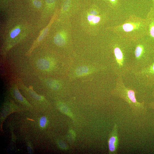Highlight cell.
Returning a JSON list of instances; mask_svg holds the SVG:
<instances>
[{
    "mask_svg": "<svg viewBox=\"0 0 154 154\" xmlns=\"http://www.w3.org/2000/svg\"><path fill=\"white\" fill-rule=\"evenodd\" d=\"M111 29L117 36L133 42L146 37L147 22L146 18L132 15L122 23Z\"/></svg>",
    "mask_w": 154,
    "mask_h": 154,
    "instance_id": "obj_1",
    "label": "cell"
},
{
    "mask_svg": "<svg viewBox=\"0 0 154 154\" xmlns=\"http://www.w3.org/2000/svg\"><path fill=\"white\" fill-rule=\"evenodd\" d=\"M113 49L115 72L117 76L123 77L132 70V42L116 36Z\"/></svg>",
    "mask_w": 154,
    "mask_h": 154,
    "instance_id": "obj_2",
    "label": "cell"
},
{
    "mask_svg": "<svg viewBox=\"0 0 154 154\" xmlns=\"http://www.w3.org/2000/svg\"><path fill=\"white\" fill-rule=\"evenodd\" d=\"M154 57V46L144 37L132 42V72L149 65Z\"/></svg>",
    "mask_w": 154,
    "mask_h": 154,
    "instance_id": "obj_3",
    "label": "cell"
},
{
    "mask_svg": "<svg viewBox=\"0 0 154 154\" xmlns=\"http://www.w3.org/2000/svg\"><path fill=\"white\" fill-rule=\"evenodd\" d=\"M122 77L118 76L116 86L112 92L113 95L126 101L131 108L132 112L135 116L146 114L147 109L144 101L141 102L137 101L135 97L136 91L131 87H126L123 83Z\"/></svg>",
    "mask_w": 154,
    "mask_h": 154,
    "instance_id": "obj_4",
    "label": "cell"
},
{
    "mask_svg": "<svg viewBox=\"0 0 154 154\" xmlns=\"http://www.w3.org/2000/svg\"><path fill=\"white\" fill-rule=\"evenodd\" d=\"M138 82L144 86H154V57L148 66L139 70L132 72Z\"/></svg>",
    "mask_w": 154,
    "mask_h": 154,
    "instance_id": "obj_5",
    "label": "cell"
},
{
    "mask_svg": "<svg viewBox=\"0 0 154 154\" xmlns=\"http://www.w3.org/2000/svg\"><path fill=\"white\" fill-rule=\"evenodd\" d=\"M118 126L115 124L108 141L110 154H116L118 148L119 139L118 133Z\"/></svg>",
    "mask_w": 154,
    "mask_h": 154,
    "instance_id": "obj_6",
    "label": "cell"
},
{
    "mask_svg": "<svg viewBox=\"0 0 154 154\" xmlns=\"http://www.w3.org/2000/svg\"><path fill=\"white\" fill-rule=\"evenodd\" d=\"M147 22V31L145 37L154 46V11L151 7L145 18Z\"/></svg>",
    "mask_w": 154,
    "mask_h": 154,
    "instance_id": "obj_7",
    "label": "cell"
},
{
    "mask_svg": "<svg viewBox=\"0 0 154 154\" xmlns=\"http://www.w3.org/2000/svg\"><path fill=\"white\" fill-rule=\"evenodd\" d=\"M37 65L39 68L43 70L48 69L50 66L49 62L44 59L39 60L37 62Z\"/></svg>",
    "mask_w": 154,
    "mask_h": 154,
    "instance_id": "obj_8",
    "label": "cell"
},
{
    "mask_svg": "<svg viewBox=\"0 0 154 154\" xmlns=\"http://www.w3.org/2000/svg\"><path fill=\"white\" fill-rule=\"evenodd\" d=\"M54 42L58 46H63L65 43V40L61 34H58L54 38Z\"/></svg>",
    "mask_w": 154,
    "mask_h": 154,
    "instance_id": "obj_9",
    "label": "cell"
},
{
    "mask_svg": "<svg viewBox=\"0 0 154 154\" xmlns=\"http://www.w3.org/2000/svg\"><path fill=\"white\" fill-rule=\"evenodd\" d=\"M88 70V67L85 66H81L77 69L76 73L77 75H82L86 74Z\"/></svg>",
    "mask_w": 154,
    "mask_h": 154,
    "instance_id": "obj_10",
    "label": "cell"
},
{
    "mask_svg": "<svg viewBox=\"0 0 154 154\" xmlns=\"http://www.w3.org/2000/svg\"><path fill=\"white\" fill-rule=\"evenodd\" d=\"M47 84L50 86L54 89H58L59 87L58 83L54 80H48L47 81Z\"/></svg>",
    "mask_w": 154,
    "mask_h": 154,
    "instance_id": "obj_11",
    "label": "cell"
},
{
    "mask_svg": "<svg viewBox=\"0 0 154 154\" xmlns=\"http://www.w3.org/2000/svg\"><path fill=\"white\" fill-rule=\"evenodd\" d=\"M108 1L114 8H118L120 6V0H108Z\"/></svg>",
    "mask_w": 154,
    "mask_h": 154,
    "instance_id": "obj_12",
    "label": "cell"
},
{
    "mask_svg": "<svg viewBox=\"0 0 154 154\" xmlns=\"http://www.w3.org/2000/svg\"><path fill=\"white\" fill-rule=\"evenodd\" d=\"M13 93L15 98L18 100L21 101L23 100V97L19 92L17 89H15L14 90Z\"/></svg>",
    "mask_w": 154,
    "mask_h": 154,
    "instance_id": "obj_13",
    "label": "cell"
},
{
    "mask_svg": "<svg viewBox=\"0 0 154 154\" xmlns=\"http://www.w3.org/2000/svg\"><path fill=\"white\" fill-rule=\"evenodd\" d=\"M47 120L46 118L44 116L42 117L39 121V125L42 128L44 127L46 124Z\"/></svg>",
    "mask_w": 154,
    "mask_h": 154,
    "instance_id": "obj_14",
    "label": "cell"
},
{
    "mask_svg": "<svg viewBox=\"0 0 154 154\" xmlns=\"http://www.w3.org/2000/svg\"><path fill=\"white\" fill-rule=\"evenodd\" d=\"M20 31V30L19 28H17L14 29L11 33V37L12 38H14L19 34Z\"/></svg>",
    "mask_w": 154,
    "mask_h": 154,
    "instance_id": "obj_15",
    "label": "cell"
},
{
    "mask_svg": "<svg viewBox=\"0 0 154 154\" xmlns=\"http://www.w3.org/2000/svg\"><path fill=\"white\" fill-rule=\"evenodd\" d=\"M48 32V29L46 28L43 31L38 38V41L42 40L47 35Z\"/></svg>",
    "mask_w": 154,
    "mask_h": 154,
    "instance_id": "obj_16",
    "label": "cell"
},
{
    "mask_svg": "<svg viewBox=\"0 0 154 154\" xmlns=\"http://www.w3.org/2000/svg\"><path fill=\"white\" fill-rule=\"evenodd\" d=\"M34 5L37 8H40L41 5V3L38 0H34L33 2Z\"/></svg>",
    "mask_w": 154,
    "mask_h": 154,
    "instance_id": "obj_17",
    "label": "cell"
},
{
    "mask_svg": "<svg viewBox=\"0 0 154 154\" xmlns=\"http://www.w3.org/2000/svg\"><path fill=\"white\" fill-rule=\"evenodd\" d=\"M101 20V17L99 16H95L92 20L94 23H97L99 22Z\"/></svg>",
    "mask_w": 154,
    "mask_h": 154,
    "instance_id": "obj_18",
    "label": "cell"
},
{
    "mask_svg": "<svg viewBox=\"0 0 154 154\" xmlns=\"http://www.w3.org/2000/svg\"><path fill=\"white\" fill-rule=\"evenodd\" d=\"M31 93L33 97L36 99L37 100H41L42 99V98L41 96L37 95L33 92H31Z\"/></svg>",
    "mask_w": 154,
    "mask_h": 154,
    "instance_id": "obj_19",
    "label": "cell"
},
{
    "mask_svg": "<svg viewBox=\"0 0 154 154\" xmlns=\"http://www.w3.org/2000/svg\"><path fill=\"white\" fill-rule=\"evenodd\" d=\"M148 106L149 108L154 109V101L149 103L148 104Z\"/></svg>",
    "mask_w": 154,
    "mask_h": 154,
    "instance_id": "obj_20",
    "label": "cell"
},
{
    "mask_svg": "<svg viewBox=\"0 0 154 154\" xmlns=\"http://www.w3.org/2000/svg\"><path fill=\"white\" fill-rule=\"evenodd\" d=\"M95 16L94 15H89L88 17V20L90 21H92L94 19Z\"/></svg>",
    "mask_w": 154,
    "mask_h": 154,
    "instance_id": "obj_21",
    "label": "cell"
},
{
    "mask_svg": "<svg viewBox=\"0 0 154 154\" xmlns=\"http://www.w3.org/2000/svg\"><path fill=\"white\" fill-rule=\"evenodd\" d=\"M56 0H46V2L47 3L51 4L54 3Z\"/></svg>",
    "mask_w": 154,
    "mask_h": 154,
    "instance_id": "obj_22",
    "label": "cell"
},
{
    "mask_svg": "<svg viewBox=\"0 0 154 154\" xmlns=\"http://www.w3.org/2000/svg\"><path fill=\"white\" fill-rule=\"evenodd\" d=\"M28 153H29L31 154L32 153V151L31 149V148L29 146H28Z\"/></svg>",
    "mask_w": 154,
    "mask_h": 154,
    "instance_id": "obj_23",
    "label": "cell"
},
{
    "mask_svg": "<svg viewBox=\"0 0 154 154\" xmlns=\"http://www.w3.org/2000/svg\"><path fill=\"white\" fill-rule=\"evenodd\" d=\"M90 13L94 15H96L97 14V12L95 11H93L90 12Z\"/></svg>",
    "mask_w": 154,
    "mask_h": 154,
    "instance_id": "obj_24",
    "label": "cell"
},
{
    "mask_svg": "<svg viewBox=\"0 0 154 154\" xmlns=\"http://www.w3.org/2000/svg\"><path fill=\"white\" fill-rule=\"evenodd\" d=\"M152 3V6L151 7L154 11V0H151Z\"/></svg>",
    "mask_w": 154,
    "mask_h": 154,
    "instance_id": "obj_25",
    "label": "cell"
},
{
    "mask_svg": "<svg viewBox=\"0 0 154 154\" xmlns=\"http://www.w3.org/2000/svg\"><path fill=\"white\" fill-rule=\"evenodd\" d=\"M153 90L152 92V96L154 98V86L153 87Z\"/></svg>",
    "mask_w": 154,
    "mask_h": 154,
    "instance_id": "obj_26",
    "label": "cell"
}]
</instances>
